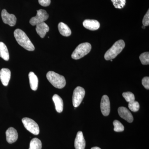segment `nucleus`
Wrapping results in <instances>:
<instances>
[{
  "label": "nucleus",
  "mask_w": 149,
  "mask_h": 149,
  "mask_svg": "<svg viewBox=\"0 0 149 149\" xmlns=\"http://www.w3.org/2000/svg\"><path fill=\"white\" fill-rule=\"evenodd\" d=\"M14 35L17 42L21 47L27 51L35 50V47L34 45L27 37L25 32L22 30L17 29L15 30Z\"/></svg>",
  "instance_id": "obj_1"
},
{
  "label": "nucleus",
  "mask_w": 149,
  "mask_h": 149,
  "mask_svg": "<svg viewBox=\"0 0 149 149\" xmlns=\"http://www.w3.org/2000/svg\"><path fill=\"white\" fill-rule=\"evenodd\" d=\"M125 47V43L123 40H119L116 42L104 55L106 60H110L116 57L118 55L122 52Z\"/></svg>",
  "instance_id": "obj_2"
},
{
  "label": "nucleus",
  "mask_w": 149,
  "mask_h": 149,
  "mask_svg": "<svg viewBox=\"0 0 149 149\" xmlns=\"http://www.w3.org/2000/svg\"><path fill=\"white\" fill-rule=\"evenodd\" d=\"M47 79L56 88L62 89L66 85V80L64 76L54 71H49L47 74Z\"/></svg>",
  "instance_id": "obj_3"
},
{
  "label": "nucleus",
  "mask_w": 149,
  "mask_h": 149,
  "mask_svg": "<svg viewBox=\"0 0 149 149\" xmlns=\"http://www.w3.org/2000/svg\"><path fill=\"white\" fill-rule=\"evenodd\" d=\"M91 49L92 46L90 43H82L77 46L74 49L71 55V57L73 59H79L89 54L91 52Z\"/></svg>",
  "instance_id": "obj_4"
},
{
  "label": "nucleus",
  "mask_w": 149,
  "mask_h": 149,
  "mask_svg": "<svg viewBox=\"0 0 149 149\" xmlns=\"http://www.w3.org/2000/svg\"><path fill=\"white\" fill-rule=\"evenodd\" d=\"M22 123L24 127L30 133L35 135L40 133V128L37 123L29 118H24L22 119Z\"/></svg>",
  "instance_id": "obj_5"
},
{
  "label": "nucleus",
  "mask_w": 149,
  "mask_h": 149,
  "mask_svg": "<svg viewBox=\"0 0 149 149\" xmlns=\"http://www.w3.org/2000/svg\"><path fill=\"white\" fill-rule=\"evenodd\" d=\"M85 92L84 88L81 87H77L73 91L72 101L73 106L77 107L82 102L84 97Z\"/></svg>",
  "instance_id": "obj_6"
},
{
  "label": "nucleus",
  "mask_w": 149,
  "mask_h": 149,
  "mask_svg": "<svg viewBox=\"0 0 149 149\" xmlns=\"http://www.w3.org/2000/svg\"><path fill=\"white\" fill-rule=\"evenodd\" d=\"M49 15L45 10L40 9L37 10L36 16L32 17L29 20V23L32 26L44 22L49 18Z\"/></svg>",
  "instance_id": "obj_7"
},
{
  "label": "nucleus",
  "mask_w": 149,
  "mask_h": 149,
  "mask_svg": "<svg viewBox=\"0 0 149 149\" xmlns=\"http://www.w3.org/2000/svg\"><path fill=\"white\" fill-rule=\"evenodd\" d=\"M1 17L5 24H8L11 27H13L16 24V17L14 15L9 13L6 9L3 10L2 11Z\"/></svg>",
  "instance_id": "obj_8"
},
{
  "label": "nucleus",
  "mask_w": 149,
  "mask_h": 149,
  "mask_svg": "<svg viewBox=\"0 0 149 149\" xmlns=\"http://www.w3.org/2000/svg\"><path fill=\"white\" fill-rule=\"evenodd\" d=\"M101 110L104 116H107L110 112V103L109 98L107 96L104 95L102 97L100 104Z\"/></svg>",
  "instance_id": "obj_9"
},
{
  "label": "nucleus",
  "mask_w": 149,
  "mask_h": 149,
  "mask_svg": "<svg viewBox=\"0 0 149 149\" xmlns=\"http://www.w3.org/2000/svg\"><path fill=\"white\" fill-rule=\"evenodd\" d=\"M7 141L10 144L16 142L18 139V133L16 129L10 127L6 131Z\"/></svg>",
  "instance_id": "obj_10"
},
{
  "label": "nucleus",
  "mask_w": 149,
  "mask_h": 149,
  "mask_svg": "<svg viewBox=\"0 0 149 149\" xmlns=\"http://www.w3.org/2000/svg\"><path fill=\"white\" fill-rule=\"evenodd\" d=\"M118 113L120 117L128 123H132L133 120V115L126 108L120 107L118 108Z\"/></svg>",
  "instance_id": "obj_11"
},
{
  "label": "nucleus",
  "mask_w": 149,
  "mask_h": 149,
  "mask_svg": "<svg viewBox=\"0 0 149 149\" xmlns=\"http://www.w3.org/2000/svg\"><path fill=\"white\" fill-rule=\"evenodd\" d=\"M11 72L8 68H3L0 71V79L4 86L8 85L10 79Z\"/></svg>",
  "instance_id": "obj_12"
},
{
  "label": "nucleus",
  "mask_w": 149,
  "mask_h": 149,
  "mask_svg": "<svg viewBox=\"0 0 149 149\" xmlns=\"http://www.w3.org/2000/svg\"><path fill=\"white\" fill-rule=\"evenodd\" d=\"M74 145L75 149H85V141L82 131L77 132L74 141Z\"/></svg>",
  "instance_id": "obj_13"
},
{
  "label": "nucleus",
  "mask_w": 149,
  "mask_h": 149,
  "mask_svg": "<svg viewBox=\"0 0 149 149\" xmlns=\"http://www.w3.org/2000/svg\"><path fill=\"white\" fill-rule=\"evenodd\" d=\"M83 25L86 29L94 31L100 28V23L95 19H87L83 21Z\"/></svg>",
  "instance_id": "obj_14"
},
{
  "label": "nucleus",
  "mask_w": 149,
  "mask_h": 149,
  "mask_svg": "<svg viewBox=\"0 0 149 149\" xmlns=\"http://www.w3.org/2000/svg\"><path fill=\"white\" fill-rule=\"evenodd\" d=\"M36 32L41 38H44L47 32L49 30V28L47 24L45 22H42L36 25Z\"/></svg>",
  "instance_id": "obj_15"
},
{
  "label": "nucleus",
  "mask_w": 149,
  "mask_h": 149,
  "mask_svg": "<svg viewBox=\"0 0 149 149\" xmlns=\"http://www.w3.org/2000/svg\"><path fill=\"white\" fill-rule=\"evenodd\" d=\"M55 105L56 109L58 113H61L63 110V102L61 98L56 94L54 95L52 97Z\"/></svg>",
  "instance_id": "obj_16"
},
{
  "label": "nucleus",
  "mask_w": 149,
  "mask_h": 149,
  "mask_svg": "<svg viewBox=\"0 0 149 149\" xmlns=\"http://www.w3.org/2000/svg\"><path fill=\"white\" fill-rule=\"evenodd\" d=\"M58 29L60 33L64 37H69L71 35V29L66 24L63 22H61L59 23Z\"/></svg>",
  "instance_id": "obj_17"
},
{
  "label": "nucleus",
  "mask_w": 149,
  "mask_h": 149,
  "mask_svg": "<svg viewBox=\"0 0 149 149\" xmlns=\"http://www.w3.org/2000/svg\"><path fill=\"white\" fill-rule=\"evenodd\" d=\"M29 78L30 88L33 91H37L38 85V79L37 75L34 72H30L29 74Z\"/></svg>",
  "instance_id": "obj_18"
},
{
  "label": "nucleus",
  "mask_w": 149,
  "mask_h": 149,
  "mask_svg": "<svg viewBox=\"0 0 149 149\" xmlns=\"http://www.w3.org/2000/svg\"><path fill=\"white\" fill-rule=\"evenodd\" d=\"M0 57L6 61L9 59L8 49L5 44L2 42H0Z\"/></svg>",
  "instance_id": "obj_19"
},
{
  "label": "nucleus",
  "mask_w": 149,
  "mask_h": 149,
  "mask_svg": "<svg viewBox=\"0 0 149 149\" xmlns=\"http://www.w3.org/2000/svg\"><path fill=\"white\" fill-rule=\"evenodd\" d=\"M42 148V142L40 139L34 138L30 141L29 149H41Z\"/></svg>",
  "instance_id": "obj_20"
},
{
  "label": "nucleus",
  "mask_w": 149,
  "mask_h": 149,
  "mask_svg": "<svg viewBox=\"0 0 149 149\" xmlns=\"http://www.w3.org/2000/svg\"><path fill=\"white\" fill-rule=\"evenodd\" d=\"M140 59L141 63L143 65H149V52L143 53L140 56Z\"/></svg>",
  "instance_id": "obj_21"
},
{
  "label": "nucleus",
  "mask_w": 149,
  "mask_h": 149,
  "mask_svg": "<svg viewBox=\"0 0 149 149\" xmlns=\"http://www.w3.org/2000/svg\"><path fill=\"white\" fill-rule=\"evenodd\" d=\"M128 108L133 112H137L140 109V104L138 102L134 100L128 103Z\"/></svg>",
  "instance_id": "obj_22"
},
{
  "label": "nucleus",
  "mask_w": 149,
  "mask_h": 149,
  "mask_svg": "<svg viewBox=\"0 0 149 149\" xmlns=\"http://www.w3.org/2000/svg\"><path fill=\"white\" fill-rule=\"evenodd\" d=\"M113 125L114 127L113 130L116 132H122L124 130V126L118 120H114L113 122Z\"/></svg>",
  "instance_id": "obj_23"
},
{
  "label": "nucleus",
  "mask_w": 149,
  "mask_h": 149,
  "mask_svg": "<svg viewBox=\"0 0 149 149\" xmlns=\"http://www.w3.org/2000/svg\"><path fill=\"white\" fill-rule=\"evenodd\" d=\"M115 8L121 9L124 7L126 0H111Z\"/></svg>",
  "instance_id": "obj_24"
},
{
  "label": "nucleus",
  "mask_w": 149,
  "mask_h": 149,
  "mask_svg": "<svg viewBox=\"0 0 149 149\" xmlns=\"http://www.w3.org/2000/svg\"><path fill=\"white\" fill-rule=\"evenodd\" d=\"M123 96L125 98L126 102L128 103L135 100V97L134 94L131 92H125L123 93Z\"/></svg>",
  "instance_id": "obj_25"
},
{
  "label": "nucleus",
  "mask_w": 149,
  "mask_h": 149,
  "mask_svg": "<svg viewBox=\"0 0 149 149\" xmlns=\"http://www.w3.org/2000/svg\"><path fill=\"white\" fill-rule=\"evenodd\" d=\"M143 26H148L149 25V10H148L147 13L144 16L143 20Z\"/></svg>",
  "instance_id": "obj_26"
},
{
  "label": "nucleus",
  "mask_w": 149,
  "mask_h": 149,
  "mask_svg": "<svg viewBox=\"0 0 149 149\" xmlns=\"http://www.w3.org/2000/svg\"><path fill=\"white\" fill-rule=\"evenodd\" d=\"M142 85L147 90L149 89V77H144L142 80Z\"/></svg>",
  "instance_id": "obj_27"
},
{
  "label": "nucleus",
  "mask_w": 149,
  "mask_h": 149,
  "mask_svg": "<svg viewBox=\"0 0 149 149\" xmlns=\"http://www.w3.org/2000/svg\"><path fill=\"white\" fill-rule=\"evenodd\" d=\"M38 2L40 5L44 7L48 6L51 3V0H38Z\"/></svg>",
  "instance_id": "obj_28"
},
{
  "label": "nucleus",
  "mask_w": 149,
  "mask_h": 149,
  "mask_svg": "<svg viewBox=\"0 0 149 149\" xmlns=\"http://www.w3.org/2000/svg\"><path fill=\"white\" fill-rule=\"evenodd\" d=\"M91 149H101L100 148H99V147H93V148H92Z\"/></svg>",
  "instance_id": "obj_29"
},
{
  "label": "nucleus",
  "mask_w": 149,
  "mask_h": 149,
  "mask_svg": "<svg viewBox=\"0 0 149 149\" xmlns=\"http://www.w3.org/2000/svg\"><path fill=\"white\" fill-rule=\"evenodd\" d=\"M145 28H146V26H142V28H143V29H145Z\"/></svg>",
  "instance_id": "obj_30"
},
{
  "label": "nucleus",
  "mask_w": 149,
  "mask_h": 149,
  "mask_svg": "<svg viewBox=\"0 0 149 149\" xmlns=\"http://www.w3.org/2000/svg\"><path fill=\"white\" fill-rule=\"evenodd\" d=\"M110 61H113V59H111Z\"/></svg>",
  "instance_id": "obj_31"
}]
</instances>
